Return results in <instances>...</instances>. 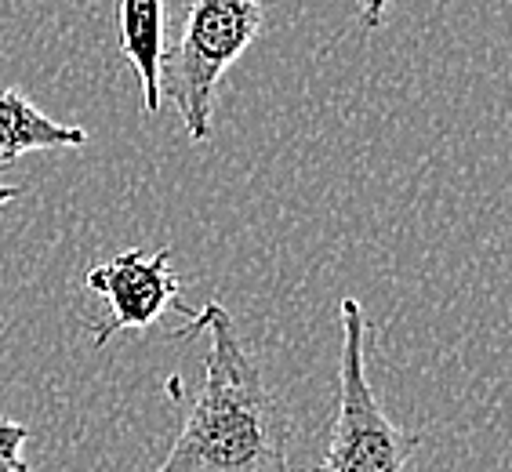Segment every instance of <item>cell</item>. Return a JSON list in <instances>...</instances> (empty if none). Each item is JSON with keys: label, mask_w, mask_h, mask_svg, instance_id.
Here are the masks:
<instances>
[{"label": "cell", "mask_w": 512, "mask_h": 472, "mask_svg": "<svg viewBox=\"0 0 512 472\" xmlns=\"http://www.w3.org/2000/svg\"><path fill=\"white\" fill-rule=\"evenodd\" d=\"M367 313L356 298L342 302V356H338V404L327 425L320 462L309 472H407L422 436L396 425L378 404L367 378Z\"/></svg>", "instance_id": "obj_3"}, {"label": "cell", "mask_w": 512, "mask_h": 472, "mask_svg": "<svg viewBox=\"0 0 512 472\" xmlns=\"http://www.w3.org/2000/svg\"><path fill=\"white\" fill-rule=\"evenodd\" d=\"M88 131L48 117L19 88H0V171L37 149H80Z\"/></svg>", "instance_id": "obj_6"}, {"label": "cell", "mask_w": 512, "mask_h": 472, "mask_svg": "<svg viewBox=\"0 0 512 472\" xmlns=\"http://www.w3.org/2000/svg\"><path fill=\"white\" fill-rule=\"evenodd\" d=\"M200 335L211 342L204 385L157 472H291L295 425L247 356L226 305L207 302L171 338Z\"/></svg>", "instance_id": "obj_1"}, {"label": "cell", "mask_w": 512, "mask_h": 472, "mask_svg": "<svg viewBox=\"0 0 512 472\" xmlns=\"http://www.w3.org/2000/svg\"><path fill=\"white\" fill-rule=\"evenodd\" d=\"M258 0H193L182 22L175 48L160 66V95L175 102L182 128L193 142L211 135L215 95L229 66L244 55L262 33Z\"/></svg>", "instance_id": "obj_2"}, {"label": "cell", "mask_w": 512, "mask_h": 472, "mask_svg": "<svg viewBox=\"0 0 512 472\" xmlns=\"http://www.w3.org/2000/svg\"><path fill=\"white\" fill-rule=\"evenodd\" d=\"M88 291L106 298V320L88 327L95 345H106L117 331H146L164 316L168 305H178L182 280L171 269V251L160 247L153 255L120 251L109 262L88 273Z\"/></svg>", "instance_id": "obj_4"}, {"label": "cell", "mask_w": 512, "mask_h": 472, "mask_svg": "<svg viewBox=\"0 0 512 472\" xmlns=\"http://www.w3.org/2000/svg\"><path fill=\"white\" fill-rule=\"evenodd\" d=\"M389 4H393V0H360V22H364L367 30H378Z\"/></svg>", "instance_id": "obj_8"}, {"label": "cell", "mask_w": 512, "mask_h": 472, "mask_svg": "<svg viewBox=\"0 0 512 472\" xmlns=\"http://www.w3.org/2000/svg\"><path fill=\"white\" fill-rule=\"evenodd\" d=\"M30 443V425L0 418V472H30L22 451Z\"/></svg>", "instance_id": "obj_7"}, {"label": "cell", "mask_w": 512, "mask_h": 472, "mask_svg": "<svg viewBox=\"0 0 512 472\" xmlns=\"http://www.w3.org/2000/svg\"><path fill=\"white\" fill-rule=\"evenodd\" d=\"M164 33H168L164 0H117L120 51H124L128 66L135 69L146 113H157L164 106V95H160V66L168 55Z\"/></svg>", "instance_id": "obj_5"}, {"label": "cell", "mask_w": 512, "mask_h": 472, "mask_svg": "<svg viewBox=\"0 0 512 472\" xmlns=\"http://www.w3.org/2000/svg\"><path fill=\"white\" fill-rule=\"evenodd\" d=\"M22 189L19 186H4V171H0V207H8L11 200H19Z\"/></svg>", "instance_id": "obj_9"}]
</instances>
